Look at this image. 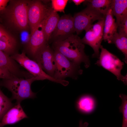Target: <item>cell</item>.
Here are the masks:
<instances>
[{
	"label": "cell",
	"instance_id": "83f0119b",
	"mask_svg": "<svg viewBox=\"0 0 127 127\" xmlns=\"http://www.w3.org/2000/svg\"><path fill=\"white\" fill-rule=\"evenodd\" d=\"M86 0H72V1L77 5H80L81 3L84 2Z\"/></svg>",
	"mask_w": 127,
	"mask_h": 127
},
{
	"label": "cell",
	"instance_id": "6da1fadb",
	"mask_svg": "<svg viewBox=\"0 0 127 127\" xmlns=\"http://www.w3.org/2000/svg\"><path fill=\"white\" fill-rule=\"evenodd\" d=\"M52 46L54 50L72 62L79 65L83 63L86 68L90 66L89 57L84 52V44L78 35L73 34L64 40L53 42Z\"/></svg>",
	"mask_w": 127,
	"mask_h": 127
},
{
	"label": "cell",
	"instance_id": "4fadbf2b",
	"mask_svg": "<svg viewBox=\"0 0 127 127\" xmlns=\"http://www.w3.org/2000/svg\"><path fill=\"white\" fill-rule=\"evenodd\" d=\"M15 60L0 50V67L8 71L14 77L27 79L32 77L28 72L22 70Z\"/></svg>",
	"mask_w": 127,
	"mask_h": 127
},
{
	"label": "cell",
	"instance_id": "52a82bcc",
	"mask_svg": "<svg viewBox=\"0 0 127 127\" xmlns=\"http://www.w3.org/2000/svg\"><path fill=\"white\" fill-rule=\"evenodd\" d=\"M104 19L105 17L103 19L87 27L85 30L86 33L84 36L81 39L84 44L89 45L93 49L94 53L92 55L93 58L98 59L99 57V50L103 40Z\"/></svg>",
	"mask_w": 127,
	"mask_h": 127
},
{
	"label": "cell",
	"instance_id": "f1b7e54d",
	"mask_svg": "<svg viewBox=\"0 0 127 127\" xmlns=\"http://www.w3.org/2000/svg\"><path fill=\"white\" fill-rule=\"evenodd\" d=\"M88 123L87 122L83 123L82 120L80 121L79 122V127H88Z\"/></svg>",
	"mask_w": 127,
	"mask_h": 127
},
{
	"label": "cell",
	"instance_id": "484cf974",
	"mask_svg": "<svg viewBox=\"0 0 127 127\" xmlns=\"http://www.w3.org/2000/svg\"><path fill=\"white\" fill-rule=\"evenodd\" d=\"M14 77L7 70L0 67V79H7Z\"/></svg>",
	"mask_w": 127,
	"mask_h": 127
},
{
	"label": "cell",
	"instance_id": "2e32d148",
	"mask_svg": "<svg viewBox=\"0 0 127 127\" xmlns=\"http://www.w3.org/2000/svg\"><path fill=\"white\" fill-rule=\"evenodd\" d=\"M118 27L115 19L112 14L111 9H110L105 16L103 40L108 43H111L113 35L117 32Z\"/></svg>",
	"mask_w": 127,
	"mask_h": 127
},
{
	"label": "cell",
	"instance_id": "7402d4cb",
	"mask_svg": "<svg viewBox=\"0 0 127 127\" xmlns=\"http://www.w3.org/2000/svg\"><path fill=\"white\" fill-rule=\"evenodd\" d=\"M12 100L4 94L0 88V122L6 112L14 105Z\"/></svg>",
	"mask_w": 127,
	"mask_h": 127
},
{
	"label": "cell",
	"instance_id": "9c48e42d",
	"mask_svg": "<svg viewBox=\"0 0 127 127\" xmlns=\"http://www.w3.org/2000/svg\"><path fill=\"white\" fill-rule=\"evenodd\" d=\"M51 8L43 4L40 0H35L31 1L28 12L30 35L46 18Z\"/></svg>",
	"mask_w": 127,
	"mask_h": 127
},
{
	"label": "cell",
	"instance_id": "3957f363",
	"mask_svg": "<svg viewBox=\"0 0 127 127\" xmlns=\"http://www.w3.org/2000/svg\"><path fill=\"white\" fill-rule=\"evenodd\" d=\"M31 1L26 0L14 1L10 6L6 8L2 12L5 13L8 21L20 30H25L28 28V10Z\"/></svg>",
	"mask_w": 127,
	"mask_h": 127
},
{
	"label": "cell",
	"instance_id": "8fae6325",
	"mask_svg": "<svg viewBox=\"0 0 127 127\" xmlns=\"http://www.w3.org/2000/svg\"><path fill=\"white\" fill-rule=\"evenodd\" d=\"M75 32L73 17L65 15L60 17L57 26L49 40L52 42L64 40Z\"/></svg>",
	"mask_w": 127,
	"mask_h": 127
},
{
	"label": "cell",
	"instance_id": "9a60e30c",
	"mask_svg": "<svg viewBox=\"0 0 127 127\" xmlns=\"http://www.w3.org/2000/svg\"><path fill=\"white\" fill-rule=\"evenodd\" d=\"M16 39L0 24V50L11 56L16 53Z\"/></svg>",
	"mask_w": 127,
	"mask_h": 127
},
{
	"label": "cell",
	"instance_id": "7c38bea8",
	"mask_svg": "<svg viewBox=\"0 0 127 127\" xmlns=\"http://www.w3.org/2000/svg\"><path fill=\"white\" fill-rule=\"evenodd\" d=\"M45 19L39 24L33 32L30 35L27 44L28 55L32 60L40 50L48 43L44 31Z\"/></svg>",
	"mask_w": 127,
	"mask_h": 127
},
{
	"label": "cell",
	"instance_id": "5b68a950",
	"mask_svg": "<svg viewBox=\"0 0 127 127\" xmlns=\"http://www.w3.org/2000/svg\"><path fill=\"white\" fill-rule=\"evenodd\" d=\"M101 52L98 60L95 64L101 66L115 75L119 80L122 81L125 84H127V75H122L121 71L124 63L117 56L111 53L101 45Z\"/></svg>",
	"mask_w": 127,
	"mask_h": 127
},
{
	"label": "cell",
	"instance_id": "30bf717a",
	"mask_svg": "<svg viewBox=\"0 0 127 127\" xmlns=\"http://www.w3.org/2000/svg\"><path fill=\"white\" fill-rule=\"evenodd\" d=\"M33 60L38 64L46 73L54 78L56 67L54 51L48 43L40 50Z\"/></svg>",
	"mask_w": 127,
	"mask_h": 127
},
{
	"label": "cell",
	"instance_id": "ba28073f",
	"mask_svg": "<svg viewBox=\"0 0 127 127\" xmlns=\"http://www.w3.org/2000/svg\"><path fill=\"white\" fill-rule=\"evenodd\" d=\"M104 17L98 10L87 6L83 10L75 13L73 17L75 32L77 35L79 34L94 22L102 20Z\"/></svg>",
	"mask_w": 127,
	"mask_h": 127
},
{
	"label": "cell",
	"instance_id": "4316f807",
	"mask_svg": "<svg viewBox=\"0 0 127 127\" xmlns=\"http://www.w3.org/2000/svg\"><path fill=\"white\" fill-rule=\"evenodd\" d=\"M9 0H0V13H1L5 9Z\"/></svg>",
	"mask_w": 127,
	"mask_h": 127
},
{
	"label": "cell",
	"instance_id": "44dd1931",
	"mask_svg": "<svg viewBox=\"0 0 127 127\" xmlns=\"http://www.w3.org/2000/svg\"><path fill=\"white\" fill-rule=\"evenodd\" d=\"M95 105L94 99L88 95L82 97L77 102V106L79 109L85 113H88L92 111L94 109Z\"/></svg>",
	"mask_w": 127,
	"mask_h": 127
},
{
	"label": "cell",
	"instance_id": "5bb4252c",
	"mask_svg": "<svg viewBox=\"0 0 127 127\" xmlns=\"http://www.w3.org/2000/svg\"><path fill=\"white\" fill-rule=\"evenodd\" d=\"M28 118L20 103H15L6 112L0 122V127L16 123L21 120Z\"/></svg>",
	"mask_w": 127,
	"mask_h": 127
},
{
	"label": "cell",
	"instance_id": "8992f818",
	"mask_svg": "<svg viewBox=\"0 0 127 127\" xmlns=\"http://www.w3.org/2000/svg\"><path fill=\"white\" fill-rule=\"evenodd\" d=\"M11 57L33 77L38 78L39 80L47 79L60 83L64 86L66 84V80H57L47 74L35 61L27 56L25 52L17 53Z\"/></svg>",
	"mask_w": 127,
	"mask_h": 127
},
{
	"label": "cell",
	"instance_id": "d6986e66",
	"mask_svg": "<svg viewBox=\"0 0 127 127\" xmlns=\"http://www.w3.org/2000/svg\"><path fill=\"white\" fill-rule=\"evenodd\" d=\"M112 0H88L84 2L89 6L98 10L105 16L111 9Z\"/></svg>",
	"mask_w": 127,
	"mask_h": 127
},
{
	"label": "cell",
	"instance_id": "f546056e",
	"mask_svg": "<svg viewBox=\"0 0 127 127\" xmlns=\"http://www.w3.org/2000/svg\"><path fill=\"white\" fill-rule=\"evenodd\" d=\"M1 20V19H0V20Z\"/></svg>",
	"mask_w": 127,
	"mask_h": 127
},
{
	"label": "cell",
	"instance_id": "cb8c5ba5",
	"mask_svg": "<svg viewBox=\"0 0 127 127\" xmlns=\"http://www.w3.org/2000/svg\"><path fill=\"white\" fill-rule=\"evenodd\" d=\"M68 1L67 0H52V8L56 12L64 13V9Z\"/></svg>",
	"mask_w": 127,
	"mask_h": 127
},
{
	"label": "cell",
	"instance_id": "ffe728a7",
	"mask_svg": "<svg viewBox=\"0 0 127 127\" xmlns=\"http://www.w3.org/2000/svg\"><path fill=\"white\" fill-rule=\"evenodd\" d=\"M114 44L125 56L124 61L127 62V36L117 32L113 36L111 43Z\"/></svg>",
	"mask_w": 127,
	"mask_h": 127
},
{
	"label": "cell",
	"instance_id": "7a4b0ae2",
	"mask_svg": "<svg viewBox=\"0 0 127 127\" xmlns=\"http://www.w3.org/2000/svg\"><path fill=\"white\" fill-rule=\"evenodd\" d=\"M36 80H39V79L34 77L27 79L13 77L2 79L0 81V86L6 88L11 92L12 100H16V103H20L24 100L36 97V93L32 91L31 85Z\"/></svg>",
	"mask_w": 127,
	"mask_h": 127
},
{
	"label": "cell",
	"instance_id": "603a6c76",
	"mask_svg": "<svg viewBox=\"0 0 127 127\" xmlns=\"http://www.w3.org/2000/svg\"><path fill=\"white\" fill-rule=\"evenodd\" d=\"M119 97L122 100L121 104L119 107L120 112L123 114L122 127H127V96L123 94H120Z\"/></svg>",
	"mask_w": 127,
	"mask_h": 127
},
{
	"label": "cell",
	"instance_id": "d4e9b609",
	"mask_svg": "<svg viewBox=\"0 0 127 127\" xmlns=\"http://www.w3.org/2000/svg\"><path fill=\"white\" fill-rule=\"evenodd\" d=\"M118 33L127 36V18L124 20L118 27Z\"/></svg>",
	"mask_w": 127,
	"mask_h": 127
},
{
	"label": "cell",
	"instance_id": "ac0fdd59",
	"mask_svg": "<svg viewBox=\"0 0 127 127\" xmlns=\"http://www.w3.org/2000/svg\"><path fill=\"white\" fill-rule=\"evenodd\" d=\"M60 17L57 12L52 8L45 19L44 31L48 42L57 26Z\"/></svg>",
	"mask_w": 127,
	"mask_h": 127
},
{
	"label": "cell",
	"instance_id": "e0dca14e",
	"mask_svg": "<svg viewBox=\"0 0 127 127\" xmlns=\"http://www.w3.org/2000/svg\"><path fill=\"white\" fill-rule=\"evenodd\" d=\"M111 9L113 15L116 18L118 27L127 18V0H112Z\"/></svg>",
	"mask_w": 127,
	"mask_h": 127
},
{
	"label": "cell",
	"instance_id": "277c9868",
	"mask_svg": "<svg viewBox=\"0 0 127 127\" xmlns=\"http://www.w3.org/2000/svg\"><path fill=\"white\" fill-rule=\"evenodd\" d=\"M54 53L56 63L54 79L64 80L69 77L76 79L82 74L83 70L80 65L71 61L57 51L54 50Z\"/></svg>",
	"mask_w": 127,
	"mask_h": 127
}]
</instances>
